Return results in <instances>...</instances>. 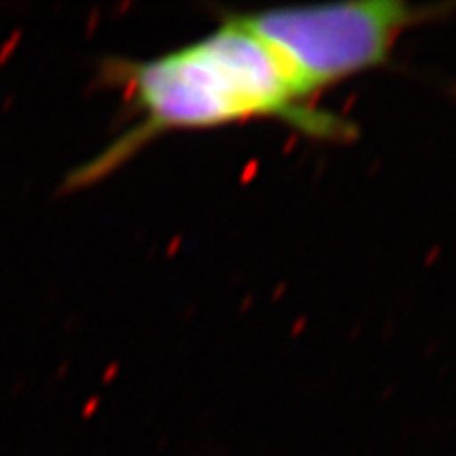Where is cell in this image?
I'll use <instances>...</instances> for the list:
<instances>
[{
	"label": "cell",
	"mask_w": 456,
	"mask_h": 456,
	"mask_svg": "<svg viewBox=\"0 0 456 456\" xmlns=\"http://www.w3.org/2000/svg\"><path fill=\"white\" fill-rule=\"evenodd\" d=\"M100 81L123 95L134 123L72 169L64 191L106 180L175 131L277 121L319 142H346L357 134L345 117L317 106L292 64L239 13L224 15L212 32L155 57H106Z\"/></svg>",
	"instance_id": "cell-1"
},
{
	"label": "cell",
	"mask_w": 456,
	"mask_h": 456,
	"mask_svg": "<svg viewBox=\"0 0 456 456\" xmlns=\"http://www.w3.org/2000/svg\"><path fill=\"white\" fill-rule=\"evenodd\" d=\"M456 13V3L408 0L300 4L239 13L292 64L313 98L387 66L412 28Z\"/></svg>",
	"instance_id": "cell-2"
}]
</instances>
